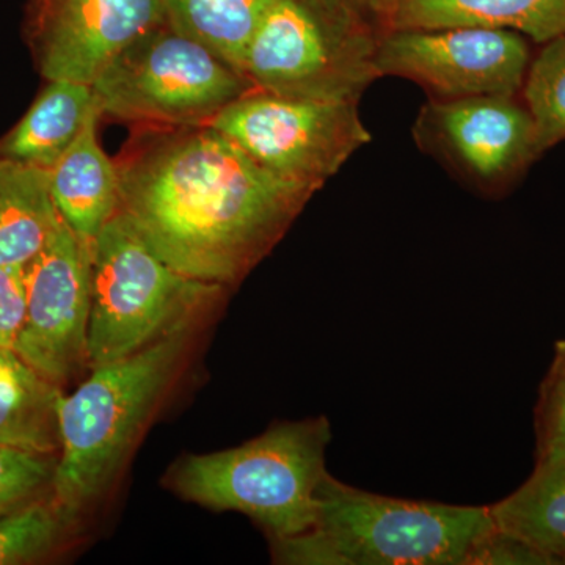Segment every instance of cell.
I'll return each instance as SVG.
<instances>
[{
  "label": "cell",
  "instance_id": "6da1fadb",
  "mask_svg": "<svg viewBox=\"0 0 565 565\" xmlns=\"http://www.w3.org/2000/svg\"><path fill=\"white\" fill-rule=\"evenodd\" d=\"M120 214L196 280L230 285L267 255L316 192L264 170L211 125L170 129L118 163Z\"/></svg>",
  "mask_w": 565,
  "mask_h": 565
},
{
  "label": "cell",
  "instance_id": "7a4b0ae2",
  "mask_svg": "<svg viewBox=\"0 0 565 565\" xmlns=\"http://www.w3.org/2000/svg\"><path fill=\"white\" fill-rule=\"evenodd\" d=\"M494 533L489 505L386 497L327 473L313 527L270 548L278 564L482 565Z\"/></svg>",
  "mask_w": 565,
  "mask_h": 565
},
{
  "label": "cell",
  "instance_id": "3957f363",
  "mask_svg": "<svg viewBox=\"0 0 565 565\" xmlns=\"http://www.w3.org/2000/svg\"><path fill=\"white\" fill-rule=\"evenodd\" d=\"M193 322L140 352L92 367L58 408L61 449L51 493L74 516L110 486L180 367Z\"/></svg>",
  "mask_w": 565,
  "mask_h": 565
},
{
  "label": "cell",
  "instance_id": "277c9868",
  "mask_svg": "<svg viewBox=\"0 0 565 565\" xmlns=\"http://www.w3.org/2000/svg\"><path fill=\"white\" fill-rule=\"evenodd\" d=\"M330 440L326 416L277 423L236 448L184 457L170 486L192 503L250 516L270 545L291 541L315 525Z\"/></svg>",
  "mask_w": 565,
  "mask_h": 565
},
{
  "label": "cell",
  "instance_id": "5b68a950",
  "mask_svg": "<svg viewBox=\"0 0 565 565\" xmlns=\"http://www.w3.org/2000/svg\"><path fill=\"white\" fill-rule=\"evenodd\" d=\"M92 256L90 370L195 322L223 292L217 282L196 280L169 266L120 212L93 241Z\"/></svg>",
  "mask_w": 565,
  "mask_h": 565
},
{
  "label": "cell",
  "instance_id": "8992f818",
  "mask_svg": "<svg viewBox=\"0 0 565 565\" xmlns=\"http://www.w3.org/2000/svg\"><path fill=\"white\" fill-rule=\"evenodd\" d=\"M104 115L162 128H193L255 90L252 82L166 20L118 52L93 81Z\"/></svg>",
  "mask_w": 565,
  "mask_h": 565
},
{
  "label": "cell",
  "instance_id": "52a82bcc",
  "mask_svg": "<svg viewBox=\"0 0 565 565\" xmlns=\"http://www.w3.org/2000/svg\"><path fill=\"white\" fill-rule=\"evenodd\" d=\"M375 43L362 24L313 0H275L245 52L255 90L286 98L356 102L379 74Z\"/></svg>",
  "mask_w": 565,
  "mask_h": 565
},
{
  "label": "cell",
  "instance_id": "ba28073f",
  "mask_svg": "<svg viewBox=\"0 0 565 565\" xmlns=\"http://www.w3.org/2000/svg\"><path fill=\"white\" fill-rule=\"evenodd\" d=\"M211 126L274 177L318 192L370 143L356 102L286 98L252 90Z\"/></svg>",
  "mask_w": 565,
  "mask_h": 565
},
{
  "label": "cell",
  "instance_id": "9c48e42d",
  "mask_svg": "<svg viewBox=\"0 0 565 565\" xmlns=\"http://www.w3.org/2000/svg\"><path fill=\"white\" fill-rule=\"evenodd\" d=\"M531 58L526 36L490 28L388 31L374 52L379 77L415 82L430 99L516 96Z\"/></svg>",
  "mask_w": 565,
  "mask_h": 565
},
{
  "label": "cell",
  "instance_id": "30bf717a",
  "mask_svg": "<svg viewBox=\"0 0 565 565\" xmlns=\"http://www.w3.org/2000/svg\"><path fill=\"white\" fill-rule=\"evenodd\" d=\"M25 318L14 352L62 386L90 367L92 244L62 221L50 243L24 266Z\"/></svg>",
  "mask_w": 565,
  "mask_h": 565
},
{
  "label": "cell",
  "instance_id": "8fae6325",
  "mask_svg": "<svg viewBox=\"0 0 565 565\" xmlns=\"http://www.w3.org/2000/svg\"><path fill=\"white\" fill-rule=\"evenodd\" d=\"M419 147L484 192H503L541 158L533 118L516 96L430 99L414 128Z\"/></svg>",
  "mask_w": 565,
  "mask_h": 565
},
{
  "label": "cell",
  "instance_id": "7c38bea8",
  "mask_svg": "<svg viewBox=\"0 0 565 565\" xmlns=\"http://www.w3.org/2000/svg\"><path fill=\"white\" fill-rule=\"evenodd\" d=\"M162 21L158 0H31L28 39L46 79L93 84L118 52Z\"/></svg>",
  "mask_w": 565,
  "mask_h": 565
},
{
  "label": "cell",
  "instance_id": "4fadbf2b",
  "mask_svg": "<svg viewBox=\"0 0 565 565\" xmlns=\"http://www.w3.org/2000/svg\"><path fill=\"white\" fill-rule=\"evenodd\" d=\"M102 117L98 106L81 136L50 170L51 195L62 221L88 244L121 206L118 163L111 161L98 140Z\"/></svg>",
  "mask_w": 565,
  "mask_h": 565
},
{
  "label": "cell",
  "instance_id": "5bb4252c",
  "mask_svg": "<svg viewBox=\"0 0 565 565\" xmlns=\"http://www.w3.org/2000/svg\"><path fill=\"white\" fill-rule=\"evenodd\" d=\"M388 31L490 28L546 41L565 35V0H385Z\"/></svg>",
  "mask_w": 565,
  "mask_h": 565
},
{
  "label": "cell",
  "instance_id": "9a60e30c",
  "mask_svg": "<svg viewBox=\"0 0 565 565\" xmlns=\"http://www.w3.org/2000/svg\"><path fill=\"white\" fill-rule=\"evenodd\" d=\"M96 107L92 84L50 81L28 114L0 141V158L50 172L81 136Z\"/></svg>",
  "mask_w": 565,
  "mask_h": 565
},
{
  "label": "cell",
  "instance_id": "2e32d148",
  "mask_svg": "<svg viewBox=\"0 0 565 565\" xmlns=\"http://www.w3.org/2000/svg\"><path fill=\"white\" fill-rule=\"evenodd\" d=\"M489 509L498 531L565 564V451L535 457L530 478Z\"/></svg>",
  "mask_w": 565,
  "mask_h": 565
},
{
  "label": "cell",
  "instance_id": "e0dca14e",
  "mask_svg": "<svg viewBox=\"0 0 565 565\" xmlns=\"http://www.w3.org/2000/svg\"><path fill=\"white\" fill-rule=\"evenodd\" d=\"M50 172L0 158V266L24 267L57 232Z\"/></svg>",
  "mask_w": 565,
  "mask_h": 565
},
{
  "label": "cell",
  "instance_id": "ac0fdd59",
  "mask_svg": "<svg viewBox=\"0 0 565 565\" xmlns=\"http://www.w3.org/2000/svg\"><path fill=\"white\" fill-rule=\"evenodd\" d=\"M61 386L14 352L0 348V445L58 455Z\"/></svg>",
  "mask_w": 565,
  "mask_h": 565
},
{
  "label": "cell",
  "instance_id": "d6986e66",
  "mask_svg": "<svg viewBox=\"0 0 565 565\" xmlns=\"http://www.w3.org/2000/svg\"><path fill=\"white\" fill-rule=\"evenodd\" d=\"M163 20L244 74L245 52L275 0H158Z\"/></svg>",
  "mask_w": 565,
  "mask_h": 565
},
{
  "label": "cell",
  "instance_id": "ffe728a7",
  "mask_svg": "<svg viewBox=\"0 0 565 565\" xmlns=\"http://www.w3.org/2000/svg\"><path fill=\"white\" fill-rule=\"evenodd\" d=\"M76 519L51 492L0 516V565L46 556L70 533Z\"/></svg>",
  "mask_w": 565,
  "mask_h": 565
},
{
  "label": "cell",
  "instance_id": "44dd1931",
  "mask_svg": "<svg viewBox=\"0 0 565 565\" xmlns=\"http://www.w3.org/2000/svg\"><path fill=\"white\" fill-rule=\"evenodd\" d=\"M522 92L544 154L565 140V35L546 41L531 58Z\"/></svg>",
  "mask_w": 565,
  "mask_h": 565
},
{
  "label": "cell",
  "instance_id": "7402d4cb",
  "mask_svg": "<svg viewBox=\"0 0 565 565\" xmlns=\"http://www.w3.org/2000/svg\"><path fill=\"white\" fill-rule=\"evenodd\" d=\"M58 455L0 445V516L52 489Z\"/></svg>",
  "mask_w": 565,
  "mask_h": 565
},
{
  "label": "cell",
  "instance_id": "603a6c76",
  "mask_svg": "<svg viewBox=\"0 0 565 565\" xmlns=\"http://www.w3.org/2000/svg\"><path fill=\"white\" fill-rule=\"evenodd\" d=\"M535 457L565 451V340L557 341L534 411Z\"/></svg>",
  "mask_w": 565,
  "mask_h": 565
},
{
  "label": "cell",
  "instance_id": "cb8c5ba5",
  "mask_svg": "<svg viewBox=\"0 0 565 565\" xmlns=\"http://www.w3.org/2000/svg\"><path fill=\"white\" fill-rule=\"evenodd\" d=\"M24 267L0 266V348L14 349L25 318Z\"/></svg>",
  "mask_w": 565,
  "mask_h": 565
},
{
  "label": "cell",
  "instance_id": "d4e9b609",
  "mask_svg": "<svg viewBox=\"0 0 565 565\" xmlns=\"http://www.w3.org/2000/svg\"><path fill=\"white\" fill-rule=\"evenodd\" d=\"M313 2L333 17L363 25L366 14L379 13L382 17L385 0H313Z\"/></svg>",
  "mask_w": 565,
  "mask_h": 565
}]
</instances>
